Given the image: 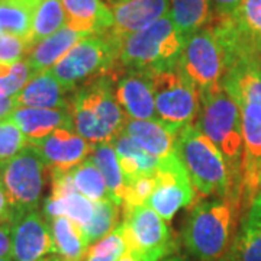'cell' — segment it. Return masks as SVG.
I'll use <instances>...</instances> for the list:
<instances>
[{
  "label": "cell",
  "mask_w": 261,
  "mask_h": 261,
  "mask_svg": "<svg viewBox=\"0 0 261 261\" xmlns=\"http://www.w3.org/2000/svg\"><path fill=\"white\" fill-rule=\"evenodd\" d=\"M155 181V189L145 205L155 211L166 222L171 221L180 209L193 206L197 200L193 185L177 152L160 160Z\"/></svg>",
  "instance_id": "12"
},
{
  "label": "cell",
  "mask_w": 261,
  "mask_h": 261,
  "mask_svg": "<svg viewBox=\"0 0 261 261\" xmlns=\"http://www.w3.org/2000/svg\"><path fill=\"white\" fill-rule=\"evenodd\" d=\"M65 25L67 16L61 0H42L34 16L32 29L28 38L29 47L32 48L39 41L64 28Z\"/></svg>",
  "instance_id": "30"
},
{
  "label": "cell",
  "mask_w": 261,
  "mask_h": 261,
  "mask_svg": "<svg viewBox=\"0 0 261 261\" xmlns=\"http://www.w3.org/2000/svg\"><path fill=\"white\" fill-rule=\"evenodd\" d=\"M115 97L129 119H157L151 74L126 71L115 82Z\"/></svg>",
  "instance_id": "15"
},
{
  "label": "cell",
  "mask_w": 261,
  "mask_h": 261,
  "mask_svg": "<svg viewBox=\"0 0 261 261\" xmlns=\"http://www.w3.org/2000/svg\"><path fill=\"white\" fill-rule=\"evenodd\" d=\"M122 229L128 252L142 261H163L176 250V241L166 221L149 206L122 207Z\"/></svg>",
  "instance_id": "11"
},
{
  "label": "cell",
  "mask_w": 261,
  "mask_h": 261,
  "mask_svg": "<svg viewBox=\"0 0 261 261\" xmlns=\"http://www.w3.org/2000/svg\"><path fill=\"white\" fill-rule=\"evenodd\" d=\"M149 74L157 119L176 132L196 125L200 112V94L178 71L177 65Z\"/></svg>",
  "instance_id": "10"
},
{
  "label": "cell",
  "mask_w": 261,
  "mask_h": 261,
  "mask_svg": "<svg viewBox=\"0 0 261 261\" xmlns=\"http://www.w3.org/2000/svg\"><path fill=\"white\" fill-rule=\"evenodd\" d=\"M47 177V164L37 149L28 145L15 157L0 163V181L13 215L38 211Z\"/></svg>",
  "instance_id": "8"
},
{
  "label": "cell",
  "mask_w": 261,
  "mask_h": 261,
  "mask_svg": "<svg viewBox=\"0 0 261 261\" xmlns=\"http://www.w3.org/2000/svg\"><path fill=\"white\" fill-rule=\"evenodd\" d=\"M231 254L237 261H261V190L243 212Z\"/></svg>",
  "instance_id": "22"
},
{
  "label": "cell",
  "mask_w": 261,
  "mask_h": 261,
  "mask_svg": "<svg viewBox=\"0 0 261 261\" xmlns=\"http://www.w3.org/2000/svg\"><path fill=\"white\" fill-rule=\"evenodd\" d=\"M163 261H189L185 257H181V255H170L167 258H164Z\"/></svg>",
  "instance_id": "43"
},
{
  "label": "cell",
  "mask_w": 261,
  "mask_h": 261,
  "mask_svg": "<svg viewBox=\"0 0 261 261\" xmlns=\"http://www.w3.org/2000/svg\"><path fill=\"white\" fill-rule=\"evenodd\" d=\"M68 111L74 130L92 147L112 142L129 119L115 97V80L108 74L77 87L70 97Z\"/></svg>",
  "instance_id": "3"
},
{
  "label": "cell",
  "mask_w": 261,
  "mask_h": 261,
  "mask_svg": "<svg viewBox=\"0 0 261 261\" xmlns=\"http://www.w3.org/2000/svg\"><path fill=\"white\" fill-rule=\"evenodd\" d=\"M222 87L232 96L241 113L244 141V211L261 190V63L243 60L225 70Z\"/></svg>",
  "instance_id": "1"
},
{
  "label": "cell",
  "mask_w": 261,
  "mask_h": 261,
  "mask_svg": "<svg viewBox=\"0 0 261 261\" xmlns=\"http://www.w3.org/2000/svg\"><path fill=\"white\" fill-rule=\"evenodd\" d=\"M109 8H112V6H115V5H119V3H122V2H126V0H103Z\"/></svg>",
  "instance_id": "44"
},
{
  "label": "cell",
  "mask_w": 261,
  "mask_h": 261,
  "mask_svg": "<svg viewBox=\"0 0 261 261\" xmlns=\"http://www.w3.org/2000/svg\"><path fill=\"white\" fill-rule=\"evenodd\" d=\"M118 261H142V260H140L137 255H134V254H130V252H126V254H125L123 257H121Z\"/></svg>",
  "instance_id": "41"
},
{
  "label": "cell",
  "mask_w": 261,
  "mask_h": 261,
  "mask_svg": "<svg viewBox=\"0 0 261 261\" xmlns=\"http://www.w3.org/2000/svg\"><path fill=\"white\" fill-rule=\"evenodd\" d=\"M28 145V138L13 122L8 118L0 121V163L15 157Z\"/></svg>",
  "instance_id": "35"
},
{
  "label": "cell",
  "mask_w": 261,
  "mask_h": 261,
  "mask_svg": "<svg viewBox=\"0 0 261 261\" xmlns=\"http://www.w3.org/2000/svg\"><path fill=\"white\" fill-rule=\"evenodd\" d=\"M86 37L89 35L65 25L64 28L57 31L56 34L39 41L29 49L27 56V61L32 70V74L35 75L51 70L71 48L75 47Z\"/></svg>",
  "instance_id": "19"
},
{
  "label": "cell",
  "mask_w": 261,
  "mask_h": 261,
  "mask_svg": "<svg viewBox=\"0 0 261 261\" xmlns=\"http://www.w3.org/2000/svg\"><path fill=\"white\" fill-rule=\"evenodd\" d=\"M228 19L245 41L257 44L261 39V0H244Z\"/></svg>",
  "instance_id": "32"
},
{
  "label": "cell",
  "mask_w": 261,
  "mask_h": 261,
  "mask_svg": "<svg viewBox=\"0 0 261 261\" xmlns=\"http://www.w3.org/2000/svg\"><path fill=\"white\" fill-rule=\"evenodd\" d=\"M176 152L190 177L197 202L206 197L240 199L233 193L231 174L222 154L197 125L178 132Z\"/></svg>",
  "instance_id": "6"
},
{
  "label": "cell",
  "mask_w": 261,
  "mask_h": 261,
  "mask_svg": "<svg viewBox=\"0 0 261 261\" xmlns=\"http://www.w3.org/2000/svg\"><path fill=\"white\" fill-rule=\"evenodd\" d=\"M39 261H64L60 255H57V254H53V255H47V257H44V258H41Z\"/></svg>",
  "instance_id": "42"
},
{
  "label": "cell",
  "mask_w": 261,
  "mask_h": 261,
  "mask_svg": "<svg viewBox=\"0 0 261 261\" xmlns=\"http://www.w3.org/2000/svg\"><path fill=\"white\" fill-rule=\"evenodd\" d=\"M255 53H257V57H258V60H260L261 63V39H258L257 44H255Z\"/></svg>",
  "instance_id": "45"
},
{
  "label": "cell",
  "mask_w": 261,
  "mask_h": 261,
  "mask_svg": "<svg viewBox=\"0 0 261 261\" xmlns=\"http://www.w3.org/2000/svg\"><path fill=\"white\" fill-rule=\"evenodd\" d=\"M70 173L75 190L86 196L87 199H90L92 202H102V200L116 202L106 185V180L103 178L100 170L94 164L93 160L90 159V155L82 164L71 168Z\"/></svg>",
  "instance_id": "29"
},
{
  "label": "cell",
  "mask_w": 261,
  "mask_h": 261,
  "mask_svg": "<svg viewBox=\"0 0 261 261\" xmlns=\"http://www.w3.org/2000/svg\"><path fill=\"white\" fill-rule=\"evenodd\" d=\"M29 42L25 38L0 34V63H16L28 56Z\"/></svg>",
  "instance_id": "36"
},
{
  "label": "cell",
  "mask_w": 261,
  "mask_h": 261,
  "mask_svg": "<svg viewBox=\"0 0 261 261\" xmlns=\"http://www.w3.org/2000/svg\"><path fill=\"white\" fill-rule=\"evenodd\" d=\"M119 166L126 181L141 176H154L159 168L160 160L148 154L130 138L128 134L122 132L112 141Z\"/></svg>",
  "instance_id": "23"
},
{
  "label": "cell",
  "mask_w": 261,
  "mask_h": 261,
  "mask_svg": "<svg viewBox=\"0 0 261 261\" xmlns=\"http://www.w3.org/2000/svg\"><path fill=\"white\" fill-rule=\"evenodd\" d=\"M56 254L64 261H84L89 244L79 225L68 218L60 216L49 221Z\"/></svg>",
  "instance_id": "25"
},
{
  "label": "cell",
  "mask_w": 261,
  "mask_h": 261,
  "mask_svg": "<svg viewBox=\"0 0 261 261\" xmlns=\"http://www.w3.org/2000/svg\"><path fill=\"white\" fill-rule=\"evenodd\" d=\"M12 222H13V215L6 199V193L2 187V181H0V225L12 224Z\"/></svg>",
  "instance_id": "39"
},
{
  "label": "cell",
  "mask_w": 261,
  "mask_h": 261,
  "mask_svg": "<svg viewBox=\"0 0 261 261\" xmlns=\"http://www.w3.org/2000/svg\"><path fill=\"white\" fill-rule=\"evenodd\" d=\"M42 215L48 222L54 218L64 216L80 228H84L93 218L94 202L77 190L61 196H49L44 203Z\"/></svg>",
  "instance_id": "24"
},
{
  "label": "cell",
  "mask_w": 261,
  "mask_h": 261,
  "mask_svg": "<svg viewBox=\"0 0 261 261\" xmlns=\"http://www.w3.org/2000/svg\"><path fill=\"white\" fill-rule=\"evenodd\" d=\"M119 48L121 38L111 31L89 35L71 48L51 68V73L65 90L73 93L77 87L111 74L119 56Z\"/></svg>",
  "instance_id": "7"
},
{
  "label": "cell",
  "mask_w": 261,
  "mask_h": 261,
  "mask_svg": "<svg viewBox=\"0 0 261 261\" xmlns=\"http://www.w3.org/2000/svg\"><path fill=\"white\" fill-rule=\"evenodd\" d=\"M178 71L200 97L222 87L225 56L214 31L205 27L189 35L177 60Z\"/></svg>",
  "instance_id": "9"
},
{
  "label": "cell",
  "mask_w": 261,
  "mask_h": 261,
  "mask_svg": "<svg viewBox=\"0 0 261 261\" xmlns=\"http://www.w3.org/2000/svg\"><path fill=\"white\" fill-rule=\"evenodd\" d=\"M128 252L123 229L118 225L112 232L89 247L84 261H118Z\"/></svg>",
  "instance_id": "33"
},
{
  "label": "cell",
  "mask_w": 261,
  "mask_h": 261,
  "mask_svg": "<svg viewBox=\"0 0 261 261\" xmlns=\"http://www.w3.org/2000/svg\"><path fill=\"white\" fill-rule=\"evenodd\" d=\"M67 25L87 35L103 34L113 27V13L103 0H61Z\"/></svg>",
  "instance_id": "21"
},
{
  "label": "cell",
  "mask_w": 261,
  "mask_h": 261,
  "mask_svg": "<svg viewBox=\"0 0 261 261\" xmlns=\"http://www.w3.org/2000/svg\"><path fill=\"white\" fill-rule=\"evenodd\" d=\"M28 141L41 140L58 128L74 129L73 118L68 109H39V108H16L8 116Z\"/></svg>",
  "instance_id": "18"
},
{
  "label": "cell",
  "mask_w": 261,
  "mask_h": 261,
  "mask_svg": "<svg viewBox=\"0 0 261 261\" xmlns=\"http://www.w3.org/2000/svg\"><path fill=\"white\" fill-rule=\"evenodd\" d=\"M185 41L186 37L166 15L147 28L121 38L119 56L109 75L116 82L126 71L154 73L174 67Z\"/></svg>",
  "instance_id": "4"
},
{
  "label": "cell",
  "mask_w": 261,
  "mask_h": 261,
  "mask_svg": "<svg viewBox=\"0 0 261 261\" xmlns=\"http://www.w3.org/2000/svg\"><path fill=\"white\" fill-rule=\"evenodd\" d=\"M121 205H118L113 200H102V202H94V215L92 221L82 228L86 241L90 245L97 243L111 233L118 226Z\"/></svg>",
  "instance_id": "31"
},
{
  "label": "cell",
  "mask_w": 261,
  "mask_h": 261,
  "mask_svg": "<svg viewBox=\"0 0 261 261\" xmlns=\"http://www.w3.org/2000/svg\"><path fill=\"white\" fill-rule=\"evenodd\" d=\"M48 167L71 170L92 154L93 147L74 129L58 128L41 140L29 141Z\"/></svg>",
  "instance_id": "14"
},
{
  "label": "cell",
  "mask_w": 261,
  "mask_h": 261,
  "mask_svg": "<svg viewBox=\"0 0 261 261\" xmlns=\"http://www.w3.org/2000/svg\"><path fill=\"white\" fill-rule=\"evenodd\" d=\"M113 35L125 38L168 15L170 0H126L111 8Z\"/></svg>",
  "instance_id": "16"
},
{
  "label": "cell",
  "mask_w": 261,
  "mask_h": 261,
  "mask_svg": "<svg viewBox=\"0 0 261 261\" xmlns=\"http://www.w3.org/2000/svg\"><path fill=\"white\" fill-rule=\"evenodd\" d=\"M243 202L215 197L192 206L181 231L183 245L197 261H219L228 255L243 218Z\"/></svg>",
  "instance_id": "2"
},
{
  "label": "cell",
  "mask_w": 261,
  "mask_h": 261,
  "mask_svg": "<svg viewBox=\"0 0 261 261\" xmlns=\"http://www.w3.org/2000/svg\"><path fill=\"white\" fill-rule=\"evenodd\" d=\"M123 132L155 159H166L176 152L178 132L159 119H128Z\"/></svg>",
  "instance_id": "20"
},
{
  "label": "cell",
  "mask_w": 261,
  "mask_h": 261,
  "mask_svg": "<svg viewBox=\"0 0 261 261\" xmlns=\"http://www.w3.org/2000/svg\"><path fill=\"white\" fill-rule=\"evenodd\" d=\"M90 159L93 160L94 164L100 170L103 178L106 180V185L115 197V200L119 205H122V202L126 196V178L122 173L119 160H118L112 142L94 145L92 154H90Z\"/></svg>",
  "instance_id": "28"
},
{
  "label": "cell",
  "mask_w": 261,
  "mask_h": 261,
  "mask_svg": "<svg viewBox=\"0 0 261 261\" xmlns=\"http://www.w3.org/2000/svg\"><path fill=\"white\" fill-rule=\"evenodd\" d=\"M42 0H0V34L28 41L32 22Z\"/></svg>",
  "instance_id": "26"
},
{
  "label": "cell",
  "mask_w": 261,
  "mask_h": 261,
  "mask_svg": "<svg viewBox=\"0 0 261 261\" xmlns=\"http://www.w3.org/2000/svg\"><path fill=\"white\" fill-rule=\"evenodd\" d=\"M196 125L222 154L231 174L233 193L243 200L244 141L241 113L237 102L224 87L200 97V112Z\"/></svg>",
  "instance_id": "5"
},
{
  "label": "cell",
  "mask_w": 261,
  "mask_h": 261,
  "mask_svg": "<svg viewBox=\"0 0 261 261\" xmlns=\"http://www.w3.org/2000/svg\"><path fill=\"white\" fill-rule=\"evenodd\" d=\"M16 108H18V105H16L15 96L13 97H2L0 99V121L6 119Z\"/></svg>",
  "instance_id": "40"
},
{
  "label": "cell",
  "mask_w": 261,
  "mask_h": 261,
  "mask_svg": "<svg viewBox=\"0 0 261 261\" xmlns=\"http://www.w3.org/2000/svg\"><path fill=\"white\" fill-rule=\"evenodd\" d=\"M244 0H209L212 19H221L231 16L233 12L241 6Z\"/></svg>",
  "instance_id": "37"
},
{
  "label": "cell",
  "mask_w": 261,
  "mask_h": 261,
  "mask_svg": "<svg viewBox=\"0 0 261 261\" xmlns=\"http://www.w3.org/2000/svg\"><path fill=\"white\" fill-rule=\"evenodd\" d=\"M71 93L51 73V70L35 74L15 99L18 108L68 109Z\"/></svg>",
  "instance_id": "17"
},
{
  "label": "cell",
  "mask_w": 261,
  "mask_h": 261,
  "mask_svg": "<svg viewBox=\"0 0 261 261\" xmlns=\"http://www.w3.org/2000/svg\"><path fill=\"white\" fill-rule=\"evenodd\" d=\"M12 250L15 261H39L48 254H56L51 225L39 211L12 222Z\"/></svg>",
  "instance_id": "13"
},
{
  "label": "cell",
  "mask_w": 261,
  "mask_h": 261,
  "mask_svg": "<svg viewBox=\"0 0 261 261\" xmlns=\"http://www.w3.org/2000/svg\"><path fill=\"white\" fill-rule=\"evenodd\" d=\"M34 77L27 58L16 63H0V99L13 97Z\"/></svg>",
  "instance_id": "34"
},
{
  "label": "cell",
  "mask_w": 261,
  "mask_h": 261,
  "mask_svg": "<svg viewBox=\"0 0 261 261\" xmlns=\"http://www.w3.org/2000/svg\"><path fill=\"white\" fill-rule=\"evenodd\" d=\"M168 15L186 38L207 27L212 19L209 0H170Z\"/></svg>",
  "instance_id": "27"
},
{
  "label": "cell",
  "mask_w": 261,
  "mask_h": 261,
  "mask_svg": "<svg viewBox=\"0 0 261 261\" xmlns=\"http://www.w3.org/2000/svg\"><path fill=\"white\" fill-rule=\"evenodd\" d=\"M0 261H15L12 250V224L0 225Z\"/></svg>",
  "instance_id": "38"
},
{
  "label": "cell",
  "mask_w": 261,
  "mask_h": 261,
  "mask_svg": "<svg viewBox=\"0 0 261 261\" xmlns=\"http://www.w3.org/2000/svg\"><path fill=\"white\" fill-rule=\"evenodd\" d=\"M219 261H237V260L233 258V255H232V254H231V252H229L228 255H225L224 258H221V260H219Z\"/></svg>",
  "instance_id": "46"
}]
</instances>
